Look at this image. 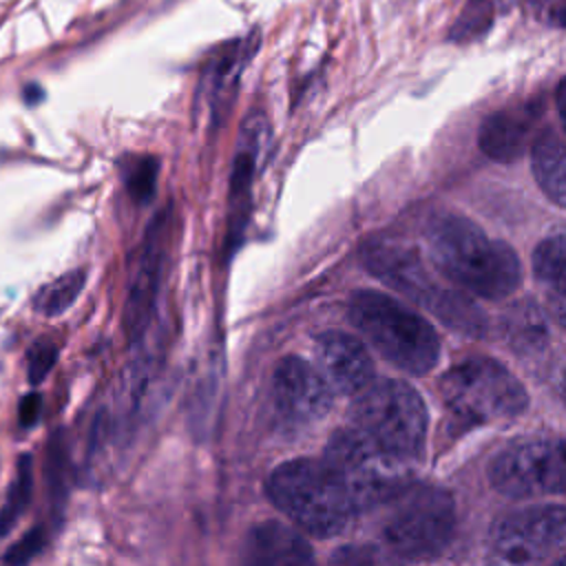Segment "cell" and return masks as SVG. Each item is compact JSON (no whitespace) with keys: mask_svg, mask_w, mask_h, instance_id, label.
<instances>
[{"mask_svg":"<svg viewBox=\"0 0 566 566\" xmlns=\"http://www.w3.org/2000/svg\"><path fill=\"white\" fill-rule=\"evenodd\" d=\"M427 250L433 265L453 283L482 298L509 296L520 279L517 254L480 226L458 214H438L427 226Z\"/></svg>","mask_w":566,"mask_h":566,"instance_id":"1","label":"cell"},{"mask_svg":"<svg viewBox=\"0 0 566 566\" xmlns=\"http://www.w3.org/2000/svg\"><path fill=\"white\" fill-rule=\"evenodd\" d=\"M265 493L301 533L321 539L343 533L356 513L325 460L294 458L274 467Z\"/></svg>","mask_w":566,"mask_h":566,"instance_id":"2","label":"cell"},{"mask_svg":"<svg viewBox=\"0 0 566 566\" xmlns=\"http://www.w3.org/2000/svg\"><path fill=\"white\" fill-rule=\"evenodd\" d=\"M440 396L455 431L520 416L528 405L524 385L497 360L469 356L440 378Z\"/></svg>","mask_w":566,"mask_h":566,"instance_id":"3","label":"cell"},{"mask_svg":"<svg viewBox=\"0 0 566 566\" xmlns=\"http://www.w3.org/2000/svg\"><path fill=\"white\" fill-rule=\"evenodd\" d=\"M352 325L396 367L409 374H427L440 356L436 329L400 301L376 292L358 290L349 298Z\"/></svg>","mask_w":566,"mask_h":566,"instance_id":"4","label":"cell"},{"mask_svg":"<svg viewBox=\"0 0 566 566\" xmlns=\"http://www.w3.org/2000/svg\"><path fill=\"white\" fill-rule=\"evenodd\" d=\"M360 256L374 276L424 305L451 329L469 336H482L486 332L482 310L462 292L436 287V281L429 276L413 248L389 237H374L363 245Z\"/></svg>","mask_w":566,"mask_h":566,"instance_id":"5","label":"cell"},{"mask_svg":"<svg viewBox=\"0 0 566 566\" xmlns=\"http://www.w3.org/2000/svg\"><path fill=\"white\" fill-rule=\"evenodd\" d=\"M323 460L345 489L356 513L394 502L411 484L407 460L358 427L334 431L325 444Z\"/></svg>","mask_w":566,"mask_h":566,"instance_id":"6","label":"cell"},{"mask_svg":"<svg viewBox=\"0 0 566 566\" xmlns=\"http://www.w3.org/2000/svg\"><path fill=\"white\" fill-rule=\"evenodd\" d=\"M352 418L358 429L407 462L424 449L427 407L402 380H371L354 396Z\"/></svg>","mask_w":566,"mask_h":566,"instance_id":"7","label":"cell"},{"mask_svg":"<svg viewBox=\"0 0 566 566\" xmlns=\"http://www.w3.org/2000/svg\"><path fill=\"white\" fill-rule=\"evenodd\" d=\"M455 533V504L438 486H407L382 524V542L405 559H424L442 553Z\"/></svg>","mask_w":566,"mask_h":566,"instance_id":"8","label":"cell"},{"mask_svg":"<svg viewBox=\"0 0 566 566\" xmlns=\"http://www.w3.org/2000/svg\"><path fill=\"white\" fill-rule=\"evenodd\" d=\"M489 482L506 497L566 493V438H528L497 451Z\"/></svg>","mask_w":566,"mask_h":566,"instance_id":"9","label":"cell"},{"mask_svg":"<svg viewBox=\"0 0 566 566\" xmlns=\"http://www.w3.org/2000/svg\"><path fill=\"white\" fill-rule=\"evenodd\" d=\"M491 551L509 564L548 559L566 548V506L539 504L511 511L491 526Z\"/></svg>","mask_w":566,"mask_h":566,"instance_id":"10","label":"cell"},{"mask_svg":"<svg viewBox=\"0 0 566 566\" xmlns=\"http://www.w3.org/2000/svg\"><path fill=\"white\" fill-rule=\"evenodd\" d=\"M272 398L279 413L294 424H310L327 416L334 389L321 369L298 356H283L272 374Z\"/></svg>","mask_w":566,"mask_h":566,"instance_id":"11","label":"cell"},{"mask_svg":"<svg viewBox=\"0 0 566 566\" xmlns=\"http://www.w3.org/2000/svg\"><path fill=\"white\" fill-rule=\"evenodd\" d=\"M316 360L334 391L356 396L374 380V363L367 347L352 334L329 329L316 336Z\"/></svg>","mask_w":566,"mask_h":566,"instance_id":"12","label":"cell"},{"mask_svg":"<svg viewBox=\"0 0 566 566\" xmlns=\"http://www.w3.org/2000/svg\"><path fill=\"white\" fill-rule=\"evenodd\" d=\"M164 214L157 217L153 226H148L144 250L139 254L135 274L130 279L126 305H124V329L130 340L144 336L150 325L155 298L159 290V274L164 261Z\"/></svg>","mask_w":566,"mask_h":566,"instance_id":"13","label":"cell"},{"mask_svg":"<svg viewBox=\"0 0 566 566\" xmlns=\"http://www.w3.org/2000/svg\"><path fill=\"white\" fill-rule=\"evenodd\" d=\"M539 115V108L528 106H511L491 113L478 133L480 148L497 161H511L517 159L531 139L533 124Z\"/></svg>","mask_w":566,"mask_h":566,"instance_id":"14","label":"cell"},{"mask_svg":"<svg viewBox=\"0 0 566 566\" xmlns=\"http://www.w3.org/2000/svg\"><path fill=\"white\" fill-rule=\"evenodd\" d=\"M245 562L259 566H292L314 562L307 539L276 520H265L250 528L245 539Z\"/></svg>","mask_w":566,"mask_h":566,"instance_id":"15","label":"cell"},{"mask_svg":"<svg viewBox=\"0 0 566 566\" xmlns=\"http://www.w3.org/2000/svg\"><path fill=\"white\" fill-rule=\"evenodd\" d=\"M270 155H272L270 119L263 113L252 111L243 119L239 137H237V155H234L232 184H230L232 201L241 203L248 197L254 177L268 164Z\"/></svg>","mask_w":566,"mask_h":566,"instance_id":"16","label":"cell"},{"mask_svg":"<svg viewBox=\"0 0 566 566\" xmlns=\"http://www.w3.org/2000/svg\"><path fill=\"white\" fill-rule=\"evenodd\" d=\"M250 57L248 44L243 40H237L232 44H226L219 55L208 66V97L212 106V115L226 117L237 93V84L241 77V71Z\"/></svg>","mask_w":566,"mask_h":566,"instance_id":"17","label":"cell"},{"mask_svg":"<svg viewBox=\"0 0 566 566\" xmlns=\"http://www.w3.org/2000/svg\"><path fill=\"white\" fill-rule=\"evenodd\" d=\"M531 166L546 197L566 208V146L553 130H542L535 137Z\"/></svg>","mask_w":566,"mask_h":566,"instance_id":"18","label":"cell"},{"mask_svg":"<svg viewBox=\"0 0 566 566\" xmlns=\"http://www.w3.org/2000/svg\"><path fill=\"white\" fill-rule=\"evenodd\" d=\"M502 334L506 345L520 354H533L542 349L548 338L544 312L526 298L511 305L502 316Z\"/></svg>","mask_w":566,"mask_h":566,"instance_id":"19","label":"cell"},{"mask_svg":"<svg viewBox=\"0 0 566 566\" xmlns=\"http://www.w3.org/2000/svg\"><path fill=\"white\" fill-rule=\"evenodd\" d=\"M533 270L548 296H566V234L548 237L535 248Z\"/></svg>","mask_w":566,"mask_h":566,"instance_id":"20","label":"cell"},{"mask_svg":"<svg viewBox=\"0 0 566 566\" xmlns=\"http://www.w3.org/2000/svg\"><path fill=\"white\" fill-rule=\"evenodd\" d=\"M86 281L84 270H71L57 279H53L49 285L40 287L38 294L33 296V310L40 312L42 316H57L66 312L77 294L82 292Z\"/></svg>","mask_w":566,"mask_h":566,"instance_id":"21","label":"cell"},{"mask_svg":"<svg viewBox=\"0 0 566 566\" xmlns=\"http://www.w3.org/2000/svg\"><path fill=\"white\" fill-rule=\"evenodd\" d=\"M31 486H33V475H31V455H22L18 462L15 478L7 491V500L0 509V537L7 535L15 522L20 520L22 511L27 509L31 500Z\"/></svg>","mask_w":566,"mask_h":566,"instance_id":"22","label":"cell"},{"mask_svg":"<svg viewBox=\"0 0 566 566\" xmlns=\"http://www.w3.org/2000/svg\"><path fill=\"white\" fill-rule=\"evenodd\" d=\"M493 18H495V9L486 0H469L462 15L453 24L451 38L460 40V42L480 38L491 27Z\"/></svg>","mask_w":566,"mask_h":566,"instance_id":"23","label":"cell"},{"mask_svg":"<svg viewBox=\"0 0 566 566\" xmlns=\"http://www.w3.org/2000/svg\"><path fill=\"white\" fill-rule=\"evenodd\" d=\"M124 181L128 186V192L139 203L148 201L155 192L157 181V161L153 157H137L130 159L124 168Z\"/></svg>","mask_w":566,"mask_h":566,"instance_id":"24","label":"cell"},{"mask_svg":"<svg viewBox=\"0 0 566 566\" xmlns=\"http://www.w3.org/2000/svg\"><path fill=\"white\" fill-rule=\"evenodd\" d=\"M27 360H29L27 363L29 365V380H31V385H38L53 369V365L57 360V345L51 343V340H35L29 347Z\"/></svg>","mask_w":566,"mask_h":566,"instance_id":"25","label":"cell"},{"mask_svg":"<svg viewBox=\"0 0 566 566\" xmlns=\"http://www.w3.org/2000/svg\"><path fill=\"white\" fill-rule=\"evenodd\" d=\"M44 546V533L40 526H35L33 531H29L18 544H13L9 548V553L4 555V562L9 564H24L31 562Z\"/></svg>","mask_w":566,"mask_h":566,"instance_id":"26","label":"cell"},{"mask_svg":"<svg viewBox=\"0 0 566 566\" xmlns=\"http://www.w3.org/2000/svg\"><path fill=\"white\" fill-rule=\"evenodd\" d=\"M42 411V398L38 394H29L20 402V424L22 427H33L35 420L40 418Z\"/></svg>","mask_w":566,"mask_h":566,"instance_id":"27","label":"cell"},{"mask_svg":"<svg viewBox=\"0 0 566 566\" xmlns=\"http://www.w3.org/2000/svg\"><path fill=\"white\" fill-rule=\"evenodd\" d=\"M555 321L566 329V296H548Z\"/></svg>","mask_w":566,"mask_h":566,"instance_id":"28","label":"cell"},{"mask_svg":"<svg viewBox=\"0 0 566 566\" xmlns=\"http://www.w3.org/2000/svg\"><path fill=\"white\" fill-rule=\"evenodd\" d=\"M555 104H557V113H559V117H562V124H564V128H566V77L557 84Z\"/></svg>","mask_w":566,"mask_h":566,"instance_id":"29","label":"cell"},{"mask_svg":"<svg viewBox=\"0 0 566 566\" xmlns=\"http://www.w3.org/2000/svg\"><path fill=\"white\" fill-rule=\"evenodd\" d=\"M42 88L38 86V84H31V86H27V91H24V99L29 102V104H35V102H40L42 99Z\"/></svg>","mask_w":566,"mask_h":566,"instance_id":"30","label":"cell"},{"mask_svg":"<svg viewBox=\"0 0 566 566\" xmlns=\"http://www.w3.org/2000/svg\"><path fill=\"white\" fill-rule=\"evenodd\" d=\"M495 11H506V9H511L517 0H486Z\"/></svg>","mask_w":566,"mask_h":566,"instance_id":"31","label":"cell"},{"mask_svg":"<svg viewBox=\"0 0 566 566\" xmlns=\"http://www.w3.org/2000/svg\"><path fill=\"white\" fill-rule=\"evenodd\" d=\"M559 389H562V398H564V402H566V369H564V374H562V382H559Z\"/></svg>","mask_w":566,"mask_h":566,"instance_id":"32","label":"cell"},{"mask_svg":"<svg viewBox=\"0 0 566 566\" xmlns=\"http://www.w3.org/2000/svg\"><path fill=\"white\" fill-rule=\"evenodd\" d=\"M557 564H566V555H562V557H557Z\"/></svg>","mask_w":566,"mask_h":566,"instance_id":"33","label":"cell"}]
</instances>
